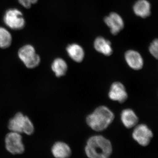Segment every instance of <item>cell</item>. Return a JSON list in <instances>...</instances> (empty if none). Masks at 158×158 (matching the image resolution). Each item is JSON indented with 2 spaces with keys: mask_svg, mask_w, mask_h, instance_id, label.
I'll list each match as a JSON object with an SVG mask.
<instances>
[{
  "mask_svg": "<svg viewBox=\"0 0 158 158\" xmlns=\"http://www.w3.org/2000/svg\"><path fill=\"white\" fill-rule=\"evenodd\" d=\"M85 152L88 158H110L113 146L110 140L103 136H93L87 141Z\"/></svg>",
  "mask_w": 158,
  "mask_h": 158,
  "instance_id": "cell-1",
  "label": "cell"
},
{
  "mask_svg": "<svg viewBox=\"0 0 158 158\" xmlns=\"http://www.w3.org/2000/svg\"><path fill=\"white\" fill-rule=\"evenodd\" d=\"M115 118L113 112L106 106H100L87 116L86 123L88 126L97 132L106 129Z\"/></svg>",
  "mask_w": 158,
  "mask_h": 158,
  "instance_id": "cell-2",
  "label": "cell"
},
{
  "mask_svg": "<svg viewBox=\"0 0 158 158\" xmlns=\"http://www.w3.org/2000/svg\"><path fill=\"white\" fill-rule=\"evenodd\" d=\"M8 127L11 131L24 133L29 135H32L34 131V126L31 119L21 113H17L10 119Z\"/></svg>",
  "mask_w": 158,
  "mask_h": 158,
  "instance_id": "cell-3",
  "label": "cell"
},
{
  "mask_svg": "<svg viewBox=\"0 0 158 158\" xmlns=\"http://www.w3.org/2000/svg\"><path fill=\"white\" fill-rule=\"evenodd\" d=\"M18 56L28 68H35L40 63V57L36 53L34 47L30 44H27L21 48L18 51Z\"/></svg>",
  "mask_w": 158,
  "mask_h": 158,
  "instance_id": "cell-4",
  "label": "cell"
},
{
  "mask_svg": "<svg viewBox=\"0 0 158 158\" xmlns=\"http://www.w3.org/2000/svg\"><path fill=\"white\" fill-rule=\"evenodd\" d=\"M3 19L6 25L12 30H21L25 26V20L22 12L18 9H8L5 13Z\"/></svg>",
  "mask_w": 158,
  "mask_h": 158,
  "instance_id": "cell-5",
  "label": "cell"
},
{
  "mask_svg": "<svg viewBox=\"0 0 158 158\" xmlns=\"http://www.w3.org/2000/svg\"><path fill=\"white\" fill-rule=\"evenodd\" d=\"M5 143L6 149L12 154H20L24 152L22 137L19 133L11 131L7 134L5 138Z\"/></svg>",
  "mask_w": 158,
  "mask_h": 158,
  "instance_id": "cell-6",
  "label": "cell"
},
{
  "mask_svg": "<svg viewBox=\"0 0 158 158\" xmlns=\"http://www.w3.org/2000/svg\"><path fill=\"white\" fill-rule=\"evenodd\" d=\"M153 137L152 130L144 124L137 125L132 133V138L138 144L142 146H147Z\"/></svg>",
  "mask_w": 158,
  "mask_h": 158,
  "instance_id": "cell-7",
  "label": "cell"
},
{
  "mask_svg": "<svg viewBox=\"0 0 158 158\" xmlns=\"http://www.w3.org/2000/svg\"><path fill=\"white\" fill-rule=\"evenodd\" d=\"M109 97L113 101L123 103L128 98V94L124 85L121 82H114L110 87Z\"/></svg>",
  "mask_w": 158,
  "mask_h": 158,
  "instance_id": "cell-8",
  "label": "cell"
},
{
  "mask_svg": "<svg viewBox=\"0 0 158 158\" xmlns=\"http://www.w3.org/2000/svg\"><path fill=\"white\" fill-rule=\"evenodd\" d=\"M105 23L110 28V32L114 35H117L124 28V21L122 18L116 12H112L105 18Z\"/></svg>",
  "mask_w": 158,
  "mask_h": 158,
  "instance_id": "cell-9",
  "label": "cell"
},
{
  "mask_svg": "<svg viewBox=\"0 0 158 158\" xmlns=\"http://www.w3.org/2000/svg\"><path fill=\"white\" fill-rule=\"evenodd\" d=\"M125 59L129 66L135 70H139L143 68L144 60L143 58L137 51L129 50L126 52Z\"/></svg>",
  "mask_w": 158,
  "mask_h": 158,
  "instance_id": "cell-10",
  "label": "cell"
},
{
  "mask_svg": "<svg viewBox=\"0 0 158 158\" xmlns=\"http://www.w3.org/2000/svg\"><path fill=\"white\" fill-rule=\"evenodd\" d=\"M121 120L125 127L130 129L135 127L138 124L139 118L134 110L126 109L121 112Z\"/></svg>",
  "mask_w": 158,
  "mask_h": 158,
  "instance_id": "cell-11",
  "label": "cell"
},
{
  "mask_svg": "<svg viewBox=\"0 0 158 158\" xmlns=\"http://www.w3.org/2000/svg\"><path fill=\"white\" fill-rule=\"evenodd\" d=\"M52 152L56 158H69L72 153L70 147L62 141H58L54 144L52 147Z\"/></svg>",
  "mask_w": 158,
  "mask_h": 158,
  "instance_id": "cell-12",
  "label": "cell"
},
{
  "mask_svg": "<svg viewBox=\"0 0 158 158\" xmlns=\"http://www.w3.org/2000/svg\"><path fill=\"white\" fill-rule=\"evenodd\" d=\"M94 48L98 52L106 56H110L113 53V49L110 40L102 37L95 39L94 43Z\"/></svg>",
  "mask_w": 158,
  "mask_h": 158,
  "instance_id": "cell-13",
  "label": "cell"
},
{
  "mask_svg": "<svg viewBox=\"0 0 158 158\" xmlns=\"http://www.w3.org/2000/svg\"><path fill=\"white\" fill-rule=\"evenodd\" d=\"M151 6L147 0H138L133 6L134 13L137 16L146 18L151 15Z\"/></svg>",
  "mask_w": 158,
  "mask_h": 158,
  "instance_id": "cell-14",
  "label": "cell"
},
{
  "mask_svg": "<svg viewBox=\"0 0 158 158\" xmlns=\"http://www.w3.org/2000/svg\"><path fill=\"white\" fill-rule=\"evenodd\" d=\"M66 51L71 59L75 62H81L85 58V53L84 49L77 44H72L67 46Z\"/></svg>",
  "mask_w": 158,
  "mask_h": 158,
  "instance_id": "cell-15",
  "label": "cell"
},
{
  "mask_svg": "<svg viewBox=\"0 0 158 158\" xmlns=\"http://www.w3.org/2000/svg\"><path fill=\"white\" fill-rule=\"evenodd\" d=\"M52 70L58 77L65 75L68 70L67 63L61 58H57L54 60L52 65Z\"/></svg>",
  "mask_w": 158,
  "mask_h": 158,
  "instance_id": "cell-16",
  "label": "cell"
},
{
  "mask_svg": "<svg viewBox=\"0 0 158 158\" xmlns=\"http://www.w3.org/2000/svg\"><path fill=\"white\" fill-rule=\"evenodd\" d=\"M12 42V36L7 29L0 27V48L3 49L8 48Z\"/></svg>",
  "mask_w": 158,
  "mask_h": 158,
  "instance_id": "cell-17",
  "label": "cell"
},
{
  "mask_svg": "<svg viewBox=\"0 0 158 158\" xmlns=\"http://www.w3.org/2000/svg\"><path fill=\"white\" fill-rule=\"evenodd\" d=\"M149 51L151 54L158 59V39H156L151 44L149 48Z\"/></svg>",
  "mask_w": 158,
  "mask_h": 158,
  "instance_id": "cell-18",
  "label": "cell"
},
{
  "mask_svg": "<svg viewBox=\"0 0 158 158\" xmlns=\"http://www.w3.org/2000/svg\"><path fill=\"white\" fill-rule=\"evenodd\" d=\"M18 1L23 7L26 9H29L32 4H36L38 0H18Z\"/></svg>",
  "mask_w": 158,
  "mask_h": 158,
  "instance_id": "cell-19",
  "label": "cell"
}]
</instances>
